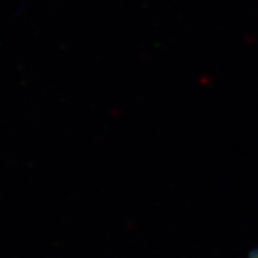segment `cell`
Returning <instances> with one entry per match:
<instances>
[{
    "label": "cell",
    "mask_w": 258,
    "mask_h": 258,
    "mask_svg": "<svg viewBox=\"0 0 258 258\" xmlns=\"http://www.w3.org/2000/svg\"><path fill=\"white\" fill-rule=\"evenodd\" d=\"M250 258H258V249H255V250L250 253Z\"/></svg>",
    "instance_id": "1"
}]
</instances>
